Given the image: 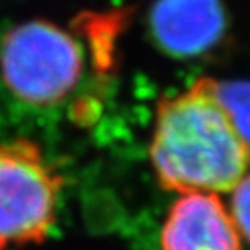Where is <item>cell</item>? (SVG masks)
I'll return each mask as SVG.
<instances>
[{"instance_id":"cell-1","label":"cell","mask_w":250,"mask_h":250,"mask_svg":"<svg viewBox=\"0 0 250 250\" xmlns=\"http://www.w3.org/2000/svg\"><path fill=\"white\" fill-rule=\"evenodd\" d=\"M149 153L160 183L179 193H228L250 164L210 82L164 101Z\"/></svg>"},{"instance_id":"cell-2","label":"cell","mask_w":250,"mask_h":250,"mask_svg":"<svg viewBox=\"0 0 250 250\" xmlns=\"http://www.w3.org/2000/svg\"><path fill=\"white\" fill-rule=\"evenodd\" d=\"M89 70V54L70 28L26 20L0 28V99L16 113L51 118L70 108Z\"/></svg>"},{"instance_id":"cell-3","label":"cell","mask_w":250,"mask_h":250,"mask_svg":"<svg viewBox=\"0 0 250 250\" xmlns=\"http://www.w3.org/2000/svg\"><path fill=\"white\" fill-rule=\"evenodd\" d=\"M62 183L28 139L0 141V250L40 242L51 233Z\"/></svg>"},{"instance_id":"cell-4","label":"cell","mask_w":250,"mask_h":250,"mask_svg":"<svg viewBox=\"0 0 250 250\" xmlns=\"http://www.w3.org/2000/svg\"><path fill=\"white\" fill-rule=\"evenodd\" d=\"M149 33L158 49L189 59L212 51L226 33L223 0H155L148 14Z\"/></svg>"},{"instance_id":"cell-5","label":"cell","mask_w":250,"mask_h":250,"mask_svg":"<svg viewBox=\"0 0 250 250\" xmlns=\"http://www.w3.org/2000/svg\"><path fill=\"white\" fill-rule=\"evenodd\" d=\"M238 231L217 195L183 193L162 228L164 250H240Z\"/></svg>"},{"instance_id":"cell-6","label":"cell","mask_w":250,"mask_h":250,"mask_svg":"<svg viewBox=\"0 0 250 250\" xmlns=\"http://www.w3.org/2000/svg\"><path fill=\"white\" fill-rule=\"evenodd\" d=\"M210 89L250 158V80L210 82Z\"/></svg>"},{"instance_id":"cell-7","label":"cell","mask_w":250,"mask_h":250,"mask_svg":"<svg viewBox=\"0 0 250 250\" xmlns=\"http://www.w3.org/2000/svg\"><path fill=\"white\" fill-rule=\"evenodd\" d=\"M231 193L233 195L228 210L240 238H245L250 243V174H245Z\"/></svg>"}]
</instances>
